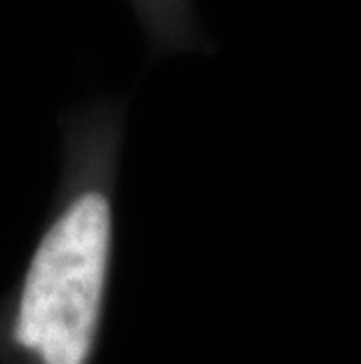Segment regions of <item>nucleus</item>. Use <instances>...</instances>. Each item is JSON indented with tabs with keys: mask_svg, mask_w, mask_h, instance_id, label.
Instances as JSON below:
<instances>
[{
	"mask_svg": "<svg viewBox=\"0 0 361 364\" xmlns=\"http://www.w3.org/2000/svg\"><path fill=\"white\" fill-rule=\"evenodd\" d=\"M127 97L59 115V172L19 280L0 296V364H94L109 311Z\"/></svg>",
	"mask_w": 361,
	"mask_h": 364,
	"instance_id": "f257e3e1",
	"label": "nucleus"
},
{
	"mask_svg": "<svg viewBox=\"0 0 361 364\" xmlns=\"http://www.w3.org/2000/svg\"><path fill=\"white\" fill-rule=\"evenodd\" d=\"M152 59L183 52H211L195 0H127Z\"/></svg>",
	"mask_w": 361,
	"mask_h": 364,
	"instance_id": "f03ea898",
	"label": "nucleus"
}]
</instances>
